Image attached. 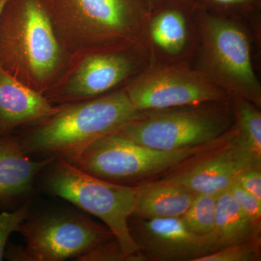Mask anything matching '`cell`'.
Returning a JSON list of instances; mask_svg holds the SVG:
<instances>
[{
  "label": "cell",
  "instance_id": "obj_1",
  "mask_svg": "<svg viewBox=\"0 0 261 261\" xmlns=\"http://www.w3.org/2000/svg\"><path fill=\"white\" fill-rule=\"evenodd\" d=\"M51 20L70 61L91 53L126 50L147 57V0H49ZM148 58V57H147Z\"/></svg>",
  "mask_w": 261,
  "mask_h": 261
},
{
  "label": "cell",
  "instance_id": "obj_2",
  "mask_svg": "<svg viewBox=\"0 0 261 261\" xmlns=\"http://www.w3.org/2000/svg\"><path fill=\"white\" fill-rule=\"evenodd\" d=\"M70 63L53 25L49 0H8L0 14V68L44 94Z\"/></svg>",
  "mask_w": 261,
  "mask_h": 261
},
{
  "label": "cell",
  "instance_id": "obj_3",
  "mask_svg": "<svg viewBox=\"0 0 261 261\" xmlns=\"http://www.w3.org/2000/svg\"><path fill=\"white\" fill-rule=\"evenodd\" d=\"M144 113L136 109L122 87L94 99L60 105L54 114L18 137L29 154L69 161L94 141Z\"/></svg>",
  "mask_w": 261,
  "mask_h": 261
},
{
  "label": "cell",
  "instance_id": "obj_4",
  "mask_svg": "<svg viewBox=\"0 0 261 261\" xmlns=\"http://www.w3.org/2000/svg\"><path fill=\"white\" fill-rule=\"evenodd\" d=\"M198 45L192 66L230 97L261 108L253 45L259 38L245 20L196 11Z\"/></svg>",
  "mask_w": 261,
  "mask_h": 261
},
{
  "label": "cell",
  "instance_id": "obj_5",
  "mask_svg": "<svg viewBox=\"0 0 261 261\" xmlns=\"http://www.w3.org/2000/svg\"><path fill=\"white\" fill-rule=\"evenodd\" d=\"M42 189L96 216L116 238L126 260H145L132 240L128 220L135 207V187L105 181L62 159H54L39 175Z\"/></svg>",
  "mask_w": 261,
  "mask_h": 261
},
{
  "label": "cell",
  "instance_id": "obj_6",
  "mask_svg": "<svg viewBox=\"0 0 261 261\" xmlns=\"http://www.w3.org/2000/svg\"><path fill=\"white\" fill-rule=\"evenodd\" d=\"M233 134L231 130L208 145L168 151L141 145L115 132L94 141L68 162L105 181L135 187L164 177L196 156L222 145Z\"/></svg>",
  "mask_w": 261,
  "mask_h": 261
},
{
  "label": "cell",
  "instance_id": "obj_7",
  "mask_svg": "<svg viewBox=\"0 0 261 261\" xmlns=\"http://www.w3.org/2000/svg\"><path fill=\"white\" fill-rule=\"evenodd\" d=\"M234 124L229 97L222 102L147 111L116 133L141 145L159 150H178L214 143Z\"/></svg>",
  "mask_w": 261,
  "mask_h": 261
},
{
  "label": "cell",
  "instance_id": "obj_8",
  "mask_svg": "<svg viewBox=\"0 0 261 261\" xmlns=\"http://www.w3.org/2000/svg\"><path fill=\"white\" fill-rule=\"evenodd\" d=\"M19 232L27 245L10 250L13 260L89 261L94 252L116 240L107 226L72 211L46 212L32 218L29 214Z\"/></svg>",
  "mask_w": 261,
  "mask_h": 261
},
{
  "label": "cell",
  "instance_id": "obj_9",
  "mask_svg": "<svg viewBox=\"0 0 261 261\" xmlns=\"http://www.w3.org/2000/svg\"><path fill=\"white\" fill-rule=\"evenodd\" d=\"M123 89L142 112L203 106L230 97L189 63L149 62Z\"/></svg>",
  "mask_w": 261,
  "mask_h": 261
},
{
  "label": "cell",
  "instance_id": "obj_10",
  "mask_svg": "<svg viewBox=\"0 0 261 261\" xmlns=\"http://www.w3.org/2000/svg\"><path fill=\"white\" fill-rule=\"evenodd\" d=\"M149 63L147 56L132 49L85 55L72 60L44 96L54 106L100 97L122 88Z\"/></svg>",
  "mask_w": 261,
  "mask_h": 261
},
{
  "label": "cell",
  "instance_id": "obj_11",
  "mask_svg": "<svg viewBox=\"0 0 261 261\" xmlns=\"http://www.w3.org/2000/svg\"><path fill=\"white\" fill-rule=\"evenodd\" d=\"M132 240L145 260L197 261L221 249L216 233L199 234L181 217L142 219L130 216Z\"/></svg>",
  "mask_w": 261,
  "mask_h": 261
},
{
  "label": "cell",
  "instance_id": "obj_12",
  "mask_svg": "<svg viewBox=\"0 0 261 261\" xmlns=\"http://www.w3.org/2000/svg\"><path fill=\"white\" fill-rule=\"evenodd\" d=\"M197 45L196 10L185 0H164L151 12L145 31L149 62L192 65Z\"/></svg>",
  "mask_w": 261,
  "mask_h": 261
},
{
  "label": "cell",
  "instance_id": "obj_13",
  "mask_svg": "<svg viewBox=\"0 0 261 261\" xmlns=\"http://www.w3.org/2000/svg\"><path fill=\"white\" fill-rule=\"evenodd\" d=\"M233 135L222 145L196 156L161 178L195 194L218 196L226 191L242 170L252 166L232 142Z\"/></svg>",
  "mask_w": 261,
  "mask_h": 261
},
{
  "label": "cell",
  "instance_id": "obj_14",
  "mask_svg": "<svg viewBox=\"0 0 261 261\" xmlns=\"http://www.w3.org/2000/svg\"><path fill=\"white\" fill-rule=\"evenodd\" d=\"M58 106L0 68V137L13 135L54 114Z\"/></svg>",
  "mask_w": 261,
  "mask_h": 261
},
{
  "label": "cell",
  "instance_id": "obj_15",
  "mask_svg": "<svg viewBox=\"0 0 261 261\" xmlns=\"http://www.w3.org/2000/svg\"><path fill=\"white\" fill-rule=\"evenodd\" d=\"M54 159L33 161L24 150L19 137H0V202L29 195L42 170Z\"/></svg>",
  "mask_w": 261,
  "mask_h": 261
},
{
  "label": "cell",
  "instance_id": "obj_16",
  "mask_svg": "<svg viewBox=\"0 0 261 261\" xmlns=\"http://www.w3.org/2000/svg\"><path fill=\"white\" fill-rule=\"evenodd\" d=\"M135 203L130 216L142 219L181 217L197 194L163 178L136 186Z\"/></svg>",
  "mask_w": 261,
  "mask_h": 261
},
{
  "label": "cell",
  "instance_id": "obj_17",
  "mask_svg": "<svg viewBox=\"0 0 261 261\" xmlns=\"http://www.w3.org/2000/svg\"><path fill=\"white\" fill-rule=\"evenodd\" d=\"M260 232L228 189L216 197L215 233L221 248L260 238Z\"/></svg>",
  "mask_w": 261,
  "mask_h": 261
},
{
  "label": "cell",
  "instance_id": "obj_18",
  "mask_svg": "<svg viewBox=\"0 0 261 261\" xmlns=\"http://www.w3.org/2000/svg\"><path fill=\"white\" fill-rule=\"evenodd\" d=\"M234 116L232 142L252 166L261 167L260 108L241 97H231Z\"/></svg>",
  "mask_w": 261,
  "mask_h": 261
},
{
  "label": "cell",
  "instance_id": "obj_19",
  "mask_svg": "<svg viewBox=\"0 0 261 261\" xmlns=\"http://www.w3.org/2000/svg\"><path fill=\"white\" fill-rule=\"evenodd\" d=\"M196 11L241 19L260 32L261 0H185Z\"/></svg>",
  "mask_w": 261,
  "mask_h": 261
},
{
  "label": "cell",
  "instance_id": "obj_20",
  "mask_svg": "<svg viewBox=\"0 0 261 261\" xmlns=\"http://www.w3.org/2000/svg\"><path fill=\"white\" fill-rule=\"evenodd\" d=\"M216 197L197 194L186 212L181 216L184 223L193 232L202 235L215 232Z\"/></svg>",
  "mask_w": 261,
  "mask_h": 261
},
{
  "label": "cell",
  "instance_id": "obj_21",
  "mask_svg": "<svg viewBox=\"0 0 261 261\" xmlns=\"http://www.w3.org/2000/svg\"><path fill=\"white\" fill-rule=\"evenodd\" d=\"M261 257V238L231 245L200 257L197 261H258Z\"/></svg>",
  "mask_w": 261,
  "mask_h": 261
},
{
  "label": "cell",
  "instance_id": "obj_22",
  "mask_svg": "<svg viewBox=\"0 0 261 261\" xmlns=\"http://www.w3.org/2000/svg\"><path fill=\"white\" fill-rule=\"evenodd\" d=\"M30 214L28 204L12 213H0V260L5 254L7 242L12 233L19 231L22 224Z\"/></svg>",
  "mask_w": 261,
  "mask_h": 261
},
{
  "label": "cell",
  "instance_id": "obj_23",
  "mask_svg": "<svg viewBox=\"0 0 261 261\" xmlns=\"http://www.w3.org/2000/svg\"><path fill=\"white\" fill-rule=\"evenodd\" d=\"M228 190L240 205V208L251 220L254 225L261 229V200L244 190L234 180L230 185Z\"/></svg>",
  "mask_w": 261,
  "mask_h": 261
},
{
  "label": "cell",
  "instance_id": "obj_24",
  "mask_svg": "<svg viewBox=\"0 0 261 261\" xmlns=\"http://www.w3.org/2000/svg\"><path fill=\"white\" fill-rule=\"evenodd\" d=\"M234 181L261 200V167L248 166L237 175Z\"/></svg>",
  "mask_w": 261,
  "mask_h": 261
},
{
  "label": "cell",
  "instance_id": "obj_25",
  "mask_svg": "<svg viewBox=\"0 0 261 261\" xmlns=\"http://www.w3.org/2000/svg\"><path fill=\"white\" fill-rule=\"evenodd\" d=\"M147 3L150 7L151 10H154L159 7L160 5L162 4L164 0H147Z\"/></svg>",
  "mask_w": 261,
  "mask_h": 261
},
{
  "label": "cell",
  "instance_id": "obj_26",
  "mask_svg": "<svg viewBox=\"0 0 261 261\" xmlns=\"http://www.w3.org/2000/svg\"><path fill=\"white\" fill-rule=\"evenodd\" d=\"M7 2H8V0H0V14H1L2 11H3Z\"/></svg>",
  "mask_w": 261,
  "mask_h": 261
}]
</instances>
